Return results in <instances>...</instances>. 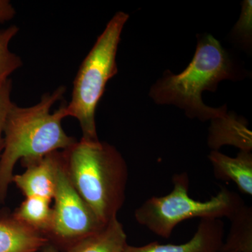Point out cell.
I'll list each match as a JSON object with an SVG mask.
<instances>
[{
    "label": "cell",
    "instance_id": "obj_1",
    "mask_svg": "<svg viewBox=\"0 0 252 252\" xmlns=\"http://www.w3.org/2000/svg\"><path fill=\"white\" fill-rule=\"evenodd\" d=\"M65 92V86H60L44 94L31 107L11 104L5 119L4 146L0 157V202L7 196L18 160L22 164L34 161L53 152L70 148L77 142L63 127L62 121L67 117L66 104L51 112Z\"/></svg>",
    "mask_w": 252,
    "mask_h": 252
},
{
    "label": "cell",
    "instance_id": "obj_2",
    "mask_svg": "<svg viewBox=\"0 0 252 252\" xmlns=\"http://www.w3.org/2000/svg\"><path fill=\"white\" fill-rule=\"evenodd\" d=\"M238 71L230 54L211 34L198 36L191 62L180 74L166 70L151 88L149 96L158 104H173L190 119L212 121L227 114L226 106L213 108L205 104L202 93L215 92L220 81L236 80Z\"/></svg>",
    "mask_w": 252,
    "mask_h": 252
},
{
    "label": "cell",
    "instance_id": "obj_3",
    "mask_svg": "<svg viewBox=\"0 0 252 252\" xmlns=\"http://www.w3.org/2000/svg\"><path fill=\"white\" fill-rule=\"evenodd\" d=\"M63 153L71 183L99 220L107 224L117 218L128 180L127 163L120 152L107 142L81 138Z\"/></svg>",
    "mask_w": 252,
    "mask_h": 252
},
{
    "label": "cell",
    "instance_id": "obj_4",
    "mask_svg": "<svg viewBox=\"0 0 252 252\" xmlns=\"http://www.w3.org/2000/svg\"><path fill=\"white\" fill-rule=\"evenodd\" d=\"M129 15L119 11L107 23L81 64L73 84L72 98L66 104L67 117L79 122L82 138L98 140L95 112L106 85L118 72L117 54Z\"/></svg>",
    "mask_w": 252,
    "mask_h": 252
},
{
    "label": "cell",
    "instance_id": "obj_5",
    "mask_svg": "<svg viewBox=\"0 0 252 252\" xmlns=\"http://www.w3.org/2000/svg\"><path fill=\"white\" fill-rule=\"evenodd\" d=\"M172 183L170 193L147 199L135 211L137 223L161 238H170L177 225L190 219H230L245 204L238 194L225 187L207 201L190 198L187 172L174 175Z\"/></svg>",
    "mask_w": 252,
    "mask_h": 252
},
{
    "label": "cell",
    "instance_id": "obj_6",
    "mask_svg": "<svg viewBox=\"0 0 252 252\" xmlns=\"http://www.w3.org/2000/svg\"><path fill=\"white\" fill-rule=\"evenodd\" d=\"M52 229L49 243L64 250L105 226L74 188L64 167L62 151L56 172Z\"/></svg>",
    "mask_w": 252,
    "mask_h": 252
},
{
    "label": "cell",
    "instance_id": "obj_7",
    "mask_svg": "<svg viewBox=\"0 0 252 252\" xmlns=\"http://www.w3.org/2000/svg\"><path fill=\"white\" fill-rule=\"evenodd\" d=\"M61 156L62 151H59L23 164L26 171L14 175L12 183L14 182L26 197H41L51 201L56 191V172Z\"/></svg>",
    "mask_w": 252,
    "mask_h": 252
},
{
    "label": "cell",
    "instance_id": "obj_8",
    "mask_svg": "<svg viewBox=\"0 0 252 252\" xmlns=\"http://www.w3.org/2000/svg\"><path fill=\"white\" fill-rule=\"evenodd\" d=\"M224 239V224L220 220H200L195 234L187 243L160 244L154 242L142 246L127 245L124 252H220Z\"/></svg>",
    "mask_w": 252,
    "mask_h": 252
},
{
    "label": "cell",
    "instance_id": "obj_9",
    "mask_svg": "<svg viewBox=\"0 0 252 252\" xmlns=\"http://www.w3.org/2000/svg\"><path fill=\"white\" fill-rule=\"evenodd\" d=\"M207 144L212 151L225 145L234 146L240 151L252 152V133L248 122L232 112L211 121Z\"/></svg>",
    "mask_w": 252,
    "mask_h": 252
},
{
    "label": "cell",
    "instance_id": "obj_10",
    "mask_svg": "<svg viewBox=\"0 0 252 252\" xmlns=\"http://www.w3.org/2000/svg\"><path fill=\"white\" fill-rule=\"evenodd\" d=\"M208 158L215 178L231 181L242 193L252 196V152L240 151L236 157H230L219 151H211Z\"/></svg>",
    "mask_w": 252,
    "mask_h": 252
},
{
    "label": "cell",
    "instance_id": "obj_11",
    "mask_svg": "<svg viewBox=\"0 0 252 252\" xmlns=\"http://www.w3.org/2000/svg\"><path fill=\"white\" fill-rule=\"evenodd\" d=\"M50 243L39 232L14 217H0V252H39Z\"/></svg>",
    "mask_w": 252,
    "mask_h": 252
},
{
    "label": "cell",
    "instance_id": "obj_12",
    "mask_svg": "<svg viewBox=\"0 0 252 252\" xmlns=\"http://www.w3.org/2000/svg\"><path fill=\"white\" fill-rule=\"evenodd\" d=\"M127 245V235L117 217L102 229L82 239L65 252H124Z\"/></svg>",
    "mask_w": 252,
    "mask_h": 252
},
{
    "label": "cell",
    "instance_id": "obj_13",
    "mask_svg": "<svg viewBox=\"0 0 252 252\" xmlns=\"http://www.w3.org/2000/svg\"><path fill=\"white\" fill-rule=\"evenodd\" d=\"M51 200L37 196L26 197L12 217L47 238L52 229L54 210Z\"/></svg>",
    "mask_w": 252,
    "mask_h": 252
},
{
    "label": "cell",
    "instance_id": "obj_14",
    "mask_svg": "<svg viewBox=\"0 0 252 252\" xmlns=\"http://www.w3.org/2000/svg\"><path fill=\"white\" fill-rule=\"evenodd\" d=\"M229 220V232L220 252H252V207L244 204Z\"/></svg>",
    "mask_w": 252,
    "mask_h": 252
},
{
    "label": "cell",
    "instance_id": "obj_15",
    "mask_svg": "<svg viewBox=\"0 0 252 252\" xmlns=\"http://www.w3.org/2000/svg\"><path fill=\"white\" fill-rule=\"evenodd\" d=\"M18 32L16 25L0 29V85L23 65L21 58L9 49L10 43Z\"/></svg>",
    "mask_w": 252,
    "mask_h": 252
},
{
    "label": "cell",
    "instance_id": "obj_16",
    "mask_svg": "<svg viewBox=\"0 0 252 252\" xmlns=\"http://www.w3.org/2000/svg\"><path fill=\"white\" fill-rule=\"evenodd\" d=\"M252 4L251 0L242 3V13L232 32V37L237 44L250 49L252 45Z\"/></svg>",
    "mask_w": 252,
    "mask_h": 252
},
{
    "label": "cell",
    "instance_id": "obj_17",
    "mask_svg": "<svg viewBox=\"0 0 252 252\" xmlns=\"http://www.w3.org/2000/svg\"><path fill=\"white\" fill-rule=\"evenodd\" d=\"M12 91V81L8 79L0 85V157L4 146V126L8 111L13 103L11 95Z\"/></svg>",
    "mask_w": 252,
    "mask_h": 252
},
{
    "label": "cell",
    "instance_id": "obj_18",
    "mask_svg": "<svg viewBox=\"0 0 252 252\" xmlns=\"http://www.w3.org/2000/svg\"><path fill=\"white\" fill-rule=\"evenodd\" d=\"M16 10L9 0H0V23L11 21L16 16Z\"/></svg>",
    "mask_w": 252,
    "mask_h": 252
},
{
    "label": "cell",
    "instance_id": "obj_19",
    "mask_svg": "<svg viewBox=\"0 0 252 252\" xmlns=\"http://www.w3.org/2000/svg\"><path fill=\"white\" fill-rule=\"evenodd\" d=\"M39 252H59V250L52 244L49 243L41 249Z\"/></svg>",
    "mask_w": 252,
    "mask_h": 252
}]
</instances>
